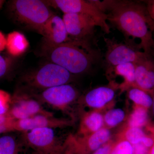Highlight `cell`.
<instances>
[{
  "instance_id": "83f0119b",
  "label": "cell",
  "mask_w": 154,
  "mask_h": 154,
  "mask_svg": "<svg viewBox=\"0 0 154 154\" xmlns=\"http://www.w3.org/2000/svg\"><path fill=\"white\" fill-rule=\"evenodd\" d=\"M66 148L62 154H75V137L73 135L69 136L66 139Z\"/></svg>"
},
{
  "instance_id": "f546056e",
  "label": "cell",
  "mask_w": 154,
  "mask_h": 154,
  "mask_svg": "<svg viewBox=\"0 0 154 154\" xmlns=\"http://www.w3.org/2000/svg\"><path fill=\"white\" fill-rule=\"evenodd\" d=\"M133 154H148L150 149L140 143L133 145Z\"/></svg>"
},
{
  "instance_id": "8992f818",
  "label": "cell",
  "mask_w": 154,
  "mask_h": 154,
  "mask_svg": "<svg viewBox=\"0 0 154 154\" xmlns=\"http://www.w3.org/2000/svg\"><path fill=\"white\" fill-rule=\"evenodd\" d=\"M45 2L48 6L59 9L64 14H79L91 17L96 26L100 27L106 34L110 33V26L107 23V15L92 1L49 0Z\"/></svg>"
},
{
  "instance_id": "ffe728a7",
  "label": "cell",
  "mask_w": 154,
  "mask_h": 154,
  "mask_svg": "<svg viewBox=\"0 0 154 154\" xmlns=\"http://www.w3.org/2000/svg\"><path fill=\"white\" fill-rule=\"evenodd\" d=\"M128 91V98L134 102V105L147 109L152 107V97L150 94L137 87H131Z\"/></svg>"
},
{
  "instance_id": "44dd1931",
  "label": "cell",
  "mask_w": 154,
  "mask_h": 154,
  "mask_svg": "<svg viewBox=\"0 0 154 154\" xmlns=\"http://www.w3.org/2000/svg\"><path fill=\"white\" fill-rule=\"evenodd\" d=\"M0 154H20V146L16 138L10 135L0 137Z\"/></svg>"
},
{
  "instance_id": "9c48e42d",
  "label": "cell",
  "mask_w": 154,
  "mask_h": 154,
  "mask_svg": "<svg viewBox=\"0 0 154 154\" xmlns=\"http://www.w3.org/2000/svg\"><path fill=\"white\" fill-rule=\"evenodd\" d=\"M8 113L16 120H21L43 115L53 116L51 112L44 109L41 102L26 94H17L12 97Z\"/></svg>"
},
{
  "instance_id": "ac0fdd59",
  "label": "cell",
  "mask_w": 154,
  "mask_h": 154,
  "mask_svg": "<svg viewBox=\"0 0 154 154\" xmlns=\"http://www.w3.org/2000/svg\"><path fill=\"white\" fill-rule=\"evenodd\" d=\"M6 48L9 54L17 57L22 55L28 49L29 43L24 34L14 31L8 34L6 37Z\"/></svg>"
},
{
  "instance_id": "603a6c76",
  "label": "cell",
  "mask_w": 154,
  "mask_h": 154,
  "mask_svg": "<svg viewBox=\"0 0 154 154\" xmlns=\"http://www.w3.org/2000/svg\"><path fill=\"white\" fill-rule=\"evenodd\" d=\"M146 135L142 128L127 126L120 138L127 140L133 145L141 143Z\"/></svg>"
},
{
  "instance_id": "3957f363",
  "label": "cell",
  "mask_w": 154,
  "mask_h": 154,
  "mask_svg": "<svg viewBox=\"0 0 154 154\" xmlns=\"http://www.w3.org/2000/svg\"><path fill=\"white\" fill-rule=\"evenodd\" d=\"M10 9L18 22L37 32L54 15L45 1L15 0L11 2Z\"/></svg>"
},
{
  "instance_id": "7a4b0ae2",
  "label": "cell",
  "mask_w": 154,
  "mask_h": 154,
  "mask_svg": "<svg viewBox=\"0 0 154 154\" xmlns=\"http://www.w3.org/2000/svg\"><path fill=\"white\" fill-rule=\"evenodd\" d=\"M42 53L51 62L62 67L73 75L89 70L96 56V53L90 52L72 42L57 45L44 43Z\"/></svg>"
},
{
  "instance_id": "836d02e7",
  "label": "cell",
  "mask_w": 154,
  "mask_h": 154,
  "mask_svg": "<svg viewBox=\"0 0 154 154\" xmlns=\"http://www.w3.org/2000/svg\"><path fill=\"white\" fill-rule=\"evenodd\" d=\"M152 110L153 115L154 116V91L153 93L152 94Z\"/></svg>"
},
{
  "instance_id": "4316f807",
  "label": "cell",
  "mask_w": 154,
  "mask_h": 154,
  "mask_svg": "<svg viewBox=\"0 0 154 154\" xmlns=\"http://www.w3.org/2000/svg\"><path fill=\"white\" fill-rule=\"evenodd\" d=\"M11 66L10 60L0 54V79L5 76L8 72Z\"/></svg>"
},
{
  "instance_id": "7c38bea8",
  "label": "cell",
  "mask_w": 154,
  "mask_h": 154,
  "mask_svg": "<svg viewBox=\"0 0 154 154\" xmlns=\"http://www.w3.org/2000/svg\"><path fill=\"white\" fill-rule=\"evenodd\" d=\"M44 38V43L57 45L70 41L62 18L54 14L38 32Z\"/></svg>"
},
{
  "instance_id": "8fae6325",
  "label": "cell",
  "mask_w": 154,
  "mask_h": 154,
  "mask_svg": "<svg viewBox=\"0 0 154 154\" xmlns=\"http://www.w3.org/2000/svg\"><path fill=\"white\" fill-rule=\"evenodd\" d=\"M72 122L65 119L55 118L54 116L38 115L30 118L16 120L15 131L26 132L38 128H63L72 125Z\"/></svg>"
},
{
  "instance_id": "5b68a950",
  "label": "cell",
  "mask_w": 154,
  "mask_h": 154,
  "mask_svg": "<svg viewBox=\"0 0 154 154\" xmlns=\"http://www.w3.org/2000/svg\"><path fill=\"white\" fill-rule=\"evenodd\" d=\"M73 75L62 67L53 63L45 64L32 74L25 78L30 88L44 91L48 88L68 84Z\"/></svg>"
},
{
  "instance_id": "1f68e13d",
  "label": "cell",
  "mask_w": 154,
  "mask_h": 154,
  "mask_svg": "<svg viewBox=\"0 0 154 154\" xmlns=\"http://www.w3.org/2000/svg\"><path fill=\"white\" fill-rule=\"evenodd\" d=\"M66 145L67 141L66 140L62 145L55 150L48 152H36V153L35 154H62L66 148Z\"/></svg>"
},
{
  "instance_id": "e575fe53",
  "label": "cell",
  "mask_w": 154,
  "mask_h": 154,
  "mask_svg": "<svg viewBox=\"0 0 154 154\" xmlns=\"http://www.w3.org/2000/svg\"><path fill=\"white\" fill-rule=\"evenodd\" d=\"M148 154H154V144L151 148L150 149Z\"/></svg>"
},
{
  "instance_id": "5bb4252c",
  "label": "cell",
  "mask_w": 154,
  "mask_h": 154,
  "mask_svg": "<svg viewBox=\"0 0 154 154\" xmlns=\"http://www.w3.org/2000/svg\"><path fill=\"white\" fill-rule=\"evenodd\" d=\"M134 64L137 87L152 96L154 91V56L146 55Z\"/></svg>"
},
{
  "instance_id": "ba28073f",
  "label": "cell",
  "mask_w": 154,
  "mask_h": 154,
  "mask_svg": "<svg viewBox=\"0 0 154 154\" xmlns=\"http://www.w3.org/2000/svg\"><path fill=\"white\" fill-rule=\"evenodd\" d=\"M79 96L76 88L68 84L44 90L36 96V99L57 110L65 111Z\"/></svg>"
},
{
  "instance_id": "9a60e30c",
  "label": "cell",
  "mask_w": 154,
  "mask_h": 154,
  "mask_svg": "<svg viewBox=\"0 0 154 154\" xmlns=\"http://www.w3.org/2000/svg\"><path fill=\"white\" fill-rule=\"evenodd\" d=\"M113 86H102L89 91L81 99V102L86 106L94 110H100L113 101L115 96Z\"/></svg>"
},
{
  "instance_id": "8d00e7d4",
  "label": "cell",
  "mask_w": 154,
  "mask_h": 154,
  "mask_svg": "<svg viewBox=\"0 0 154 154\" xmlns=\"http://www.w3.org/2000/svg\"><path fill=\"white\" fill-rule=\"evenodd\" d=\"M4 2H5V1L0 0V9L2 8V6H3V4H4Z\"/></svg>"
},
{
  "instance_id": "7402d4cb",
  "label": "cell",
  "mask_w": 154,
  "mask_h": 154,
  "mask_svg": "<svg viewBox=\"0 0 154 154\" xmlns=\"http://www.w3.org/2000/svg\"><path fill=\"white\" fill-rule=\"evenodd\" d=\"M125 117V112L121 108L110 109L104 115L105 127L109 129L115 127L123 121Z\"/></svg>"
},
{
  "instance_id": "4fadbf2b",
  "label": "cell",
  "mask_w": 154,
  "mask_h": 154,
  "mask_svg": "<svg viewBox=\"0 0 154 154\" xmlns=\"http://www.w3.org/2000/svg\"><path fill=\"white\" fill-rule=\"evenodd\" d=\"M110 137V130L105 126L89 135L75 137V154H92L109 142Z\"/></svg>"
},
{
  "instance_id": "277c9868",
  "label": "cell",
  "mask_w": 154,
  "mask_h": 154,
  "mask_svg": "<svg viewBox=\"0 0 154 154\" xmlns=\"http://www.w3.org/2000/svg\"><path fill=\"white\" fill-rule=\"evenodd\" d=\"M63 19L70 41L82 46L91 52L97 27L91 17L79 14H64Z\"/></svg>"
},
{
  "instance_id": "6da1fadb",
  "label": "cell",
  "mask_w": 154,
  "mask_h": 154,
  "mask_svg": "<svg viewBox=\"0 0 154 154\" xmlns=\"http://www.w3.org/2000/svg\"><path fill=\"white\" fill-rule=\"evenodd\" d=\"M92 1L107 15V22L125 36L139 38L140 49L147 55L154 56V34L151 28L152 20L145 5L126 0Z\"/></svg>"
},
{
  "instance_id": "30bf717a",
  "label": "cell",
  "mask_w": 154,
  "mask_h": 154,
  "mask_svg": "<svg viewBox=\"0 0 154 154\" xmlns=\"http://www.w3.org/2000/svg\"><path fill=\"white\" fill-rule=\"evenodd\" d=\"M25 144L36 152H48L63 144L58 140L54 129L49 128H35L23 132Z\"/></svg>"
},
{
  "instance_id": "e0dca14e",
  "label": "cell",
  "mask_w": 154,
  "mask_h": 154,
  "mask_svg": "<svg viewBox=\"0 0 154 154\" xmlns=\"http://www.w3.org/2000/svg\"><path fill=\"white\" fill-rule=\"evenodd\" d=\"M109 75L114 72L115 75L123 78L124 82L119 85L121 91L128 90L131 87H137L135 79V65L133 63L121 64L107 69Z\"/></svg>"
},
{
  "instance_id": "d4e9b609",
  "label": "cell",
  "mask_w": 154,
  "mask_h": 154,
  "mask_svg": "<svg viewBox=\"0 0 154 154\" xmlns=\"http://www.w3.org/2000/svg\"><path fill=\"white\" fill-rule=\"evenodd\" d=\"M16 120L8 113L0 115V134L15 131Z\"/></svg>"
},
{
  "instance_id": "d6986e66",
  "label": "cell",
  "mask_w": 154,
  "mask_h": 154,
  "mask_svg": "<svg viewBox=\"0 0 154 154\" xmlns=\"http://www.w3.org/2000/svg\"><path fill=\"white\" fill-rule=\"evenodd\" d=\"M148 109L134 105L128 119L127 126L142 128L149 125Z\"/></svg>"
},
{
  "instance_id": "484cf974",
  "label": "cell",
  "mask_w": 154,
  "mask_h": 154,
  "mask_svg": "<svg viewBox=\"0 0 154 154\" xmlns=\"http://www.w3.org/2000/svg\"><path fill=\"white\" fill-rule=\"evenodd\" d=\"M12 99L8 92L0 89V115L8 113L11 107Z\"/></svg>"
},
{
  "instance_id": "52a82bcc",
  "label": "cell",
  "mask_w": 154,
  "mask_h": 154,
  "mask_svg": "<svg viewBox=\"0 0 154 154\" xmlns=\"http://www.w3.org/2000/svg\"><path fill=\"white\" fill-rule=\"evenodd\" d=\"M104 40L106 45L105 61L107 69L122 63H137L147 55L140 51L138 45L119 43L114 38L104 37Z\"/></svg>"
},
{
  "instance_id": "d6a6232c",
  "label": "cell",
  "mask_w": 154,
  "mask_h": 154,
  "mask_svg": "<svg viewBox=\"0 0 154 154\" xmlns=\"http://www.w3.org/2000/svg\"><path fill=\"white\" fill-rule=\"evenodd\" d=\"M6 37L3 33L0 31V52L6 48Z\"/></svg>"
},
{
  "instance_id": "2e32d148",
  "label": "cell",
  "mask_w": 154,
  "mask_h": 154,
  "mask_svg": "<svg viewBox=\"0 0 154 154\" xmlns=\"http://www.w3.org/2000/svg\"><path fill=\"white\" fill-rule=\"evenodd\" d=\"M100 111L94 110L82 116L79 127V137L89 135L104 127V115Z\"/></svg>"
},
{
  "instance_id": "4dcf8cb0",
  "label": "cell",
  "mask_w": 154,
  "mask_h": 154,
  "mask_svg": "<svg viewBox=\"0 0 154 154\" xmlns=\"http://www.w3.org/2000/svg\"><path fill=\"white\" fill-rule=\"evenodd\" d=\"M144 3L149 16L154 21V0L144 1Z\"/></svg>"
},
{
  "instance_id": "f1b7e54d",
  "label": "cell",
  "mask_w": 154,
  "mask_h": 154,
  "mask_svg": "<svg viewBox=\"0 0 154 154\" xmlns=\"http://www.w3.org/2000/svg\"><path fill=\"white\" fill-rule=\"evenodd\" d=\"M115 143L110 140L92 154H110Z\"/></svg>"
},
{
  "instance_id": "cb8c5ba5",
  "label": "cell",
  "mask_w": 154,
  "mask_h": 154,
  "mask_svg": "<svg viewBox=\"0 0 154 154\" xmlns=\"http://www.w3.org/2000/svg\"><path fill=\"white\" fill-rule=\"evenodd\" d=\"M110 154H133L132 145L124 139L120 138L114 143Z\"/></svg>"
},
{
  "instance_id": "d590c367",
  "label": "cell",
  "mask_w": 154,
  "mask_h": 154,
  "mask_svg": "<svg viewBox=\"0 0 154 154\" xmlns=\"http://www.w3.org/2000/svg\"><path fill=\"white\" fill-rule=\"evenodd\" d=\"M151 28L154 34V21L153 20L152 21L151 24Z\"/></svg>"
}]
</instances>
